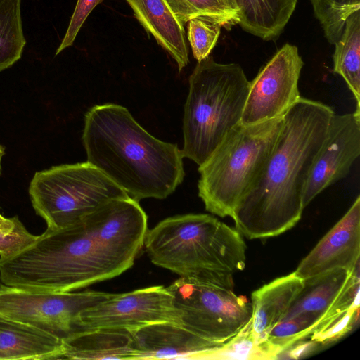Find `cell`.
I'll return each instance as SVG.
<instances>
[{
  "mask_svg": "<svg viewBox=\"0 0 360 360\" xmlns=\"http://www.w3.org/2000/svg\"><path fill=\"white\" fill-rule=\"evenodd\" d=\"M334 113L323 103L300 97L284 114L259 178L235 210L232 219L241 234L276 236L300 221L306 181Z\"/></svg>",
  "mask_w": 360,
  "mask_h": 360,
  "instance_id": "6da1fadb",
  "label": "cell"
},
{
  "mask_svg": "<svg viewBox=\"0 0 360 360\" xmlns=\"http://www.w3.org/2000/svg\"><path fill=\"white\" fill-rule=\"evenodd\" d=\"M82 143L86 162L138 202L165 199L184 180V156L178 146L150 134L120 105L91 108L84 116Z\"/></svg>",
  "mask_w": 360,
  "mask_h": 360,
  "instance_id": "7a4b0ae2",
  "label": "cell"
},
{
  "mask_svg": "<svg viewBox=\"0 0 360 360\" xmlns=\"http://www.w3.org/2000/svg\"><path fill=\"white\" fill-rule=\"evenodd\" d=\"M126 270L96 239L82 219L63 228H47L30 245L0 258L2 283L28 291H74Z\"/></svg>",
  "mask_w": 360,
  "mask_h": 360,
  "instance_id": "3957f363",
  "label": "cell"
},
{
  "mask_svg": "<svg viewBox=\"0 0 360 360\" xmlns=\"http://www.w3.org/2000/svg\"><path fill=\"white\" fill-rule=\"evenodd\" d=\"M143 247L154 264L179 276L207 271L233 274L246 264L241 233L207 214L165 219L147 231Z\"/></svg>",
  "mask_w": 360,
  "mask_h": 360,
  "instance_id": "277c9868",
  "label": "cell"
},
{
  "mask_svg": "<svg viewBox=\"0 0 360 360\" xmlns=\"http://www.w3.org/2000/svg\"><path fill=\"white\" fill-rule=\"evenodd\" d=\"M250 82L238 63L212 56L199 61L189 77L183 117L184 158L202 165L241 120Z\"/></svg>",
  "mask_w": 360,
  "mask_h": 360,
  "instance_id": "5b68a950",
  "label": "cell"
},
{
  "mask_svg": "<svg viewBox=\"0 0 360 360\" xmlns=\"http://www.w3.org/2000/svg\"><path fill=\"white\" fill-rule=\"evenodd\" d=\"M283 115L251 125L240 122L198 167V195L207 211L233 218L240 200L259 178L273 150Z\"/></svg>",
  "mask_w": 360,
  "mask_h": 360,
  "instance_id": "8992f818",
  "label": "cell"
},
{
  "mask_svg": "<svg viewBox=\"0 0 360 360\" xmlns=\"http://www.w3.org/2000/svg\"><path fill=\"white\" fill-rule=\"evenodd\" d=\"M28 192L35 212L51 229L75 223L108 200L129 197L88 162L37 172Z\"/></svg>",
  "mask_w": 360,
  "mask_h": 360,
  "instance_id": "52a82bcc",
  "label": "cell"
},
{
  "mask_svg": "<svg viewBox=\"0 0 360 360\" xmlns=\"http://www.w3.org/2000/svg\"><path fill=\"white\" fill-rule=\"evenodd\" d=\"M232 274L207 271L180 276L167 289L181 312V323L202 338L221 344L251 318V303L233 290Z\"/></svg>",
  "mask_w": 360,
  "mask_h": 360,
  "instance_id": "ba28073f",
  "label": "cell"
},
{
  "mask_svg": "<svg viewBox=\"0 0 360 360\" xmlns=\"http://www.w3.org/2000/svg\"><path fill=\"white\" fill-rule=\"evenodd\" d=\"M112 294L93 290L38 292L14 288L0 295V314L63 340L77 330L76 322L82 311Z\"/></svg>",
  "mask_w": 360,
  "mask_h": 360,
  "instance_id": "9c48e42d",
  "label": "cell"
},
{
  "mask_svg": "<svg viewBox=\"0 0 360 360\" xmlns=\"http://www.w3.org/2000/svg\"><path fill=\"white\" fill-rule=\"evenodd\" d=\"M162 321L181 323V312L167 287L154 285L108 299L80 313L76 326L131 330Z\"/></svg>",
  "mask_w": 360,
  "mask_h": 360,
  "instance_id": "30bf717a",
  "label": "cell"
},
{
  "mask_svg": "<svg viewBox=\"0 0 360 360\" xmlns=\"http://www.w3.org/2000/svg\"><path fill=\"white\" fill-rule=\"evenodd\" d=\"M303 65L296 46L287 43L279 49L250 82L240 123L251 125L284 115L301 97Z\"/></svg>",
  "mask_w": 360,
  "mask_h": 360,
  "instance_id": "8fae6325",
  "label": "cell"
},
{
  "mask_svg": "<svg viewBox=\"0 0 360 360\" xmlns=\"http://www.w3.org/2000/svg\"><path fill=\"white\" fill-rule=\"evenodd\" d=\"M86 227L111 256L129 269L143 247L147 216L130 197L103 203L82 218Z\"/></svg>",
  "mask_w": 360,
  "mask_h": 360,
  "instance_id": "7c38bea8",
  "label": "cell"
},
{
  "mask_svg": "<svg viewBox=\"0 0 360 360\" xmlns=\"http://www.w3.org/2000/svg\"><path fill=\"white\" fill-rule=\"evenodd\" d=\"M360 155V112L331 117L304 186L305 208L320 193L345 178Z\"/></svg>",
  "mask_w": 360,
  "mask_h": 360,
  "instance_id": "4fadbf2b",
  "label": "cell"
},
{
  "mask_svg": "<svg viewBox=\"0 0 360 360\" xmlns=\"http://www.w3.org/2000/svg\"><path fill=\"white\" fill-rule=\"evenodd\" d=\"M360 257V196L345 215L300 262L295 271L302 279L335 268L352 270Z\"/></svg>",
  "mask_w": 360,
  "mask_h": 360,
  "instance_id": "5bb4252c",
  "label": "cell"
},
{
  "mask_svg": "<svg viewBox=\"0 0 360 360\" xmlns=\"http://www.w3.org/2000/svg\"><path fill=\"white\" fill-rule=\"evenodd\" d=\"M139 359H200L220 344L210 341L181 323L158 322L129 330Z\"/></svg>",
  "mask_w": 360,
  "mask_h": 360,
  "instance_id": "9a60e30c",
  "label": "cell"
},
{
  "mask_svg": "<svg viewBox=\"0 0 360 360\" xmlns=\"http://www.w3.org/2000/svg\"><path fill=\"white\" fill-rule=\"evenodd\" d=\"M134 17L150 38L152 35L176 61L179 72L189 62L184 25L173 14L166 0H126Z\"/></svg>",
  "mask_w": 360,
  "mask_h": 360,
  "instance_id": "2e32d148",
  "label": "cell"
},
{
  "mask_svg": "<svg viewBox=\"0 0 360 360\" xmlns=\"http://www.w3.org/2000/svg\"><path fill=\"white\" fill-rule=\"evenodd\" d=\"M63 340L0 314V360L63 359Z\"/></svg>",
  "mask_w": 360,
  "mask_h": 360,
  "instance_id": "e0dca14e",
  "label": "cell"
},
{
  "mask_svg": "<svg viewBox=\"0 0 360 360\" xmlns=\"http://www.w3.org/2000/svg\"><path fill=\"white\" fill-rule=\"evenodd\" d=\"M63 341V359H137L133 337L127 330L79 329Z\"/></svg>",
  "mask_w": 360,
  "mask_h": 360,
  "instance_id": "ac0fdd59",
  "label": "cell"
},
{
  "mask_svg": "<svg viewBox=\"0 0 360 360\" xmlns=\"http://www.w3.org/2000/svg\"><path fill=\"white\" fill-rule=\"evenodd\" d=\"M303 285L295 272L277 278L252 292L251 323L259 342L281 321Z\"/></svg>",
  "mask_w": 360,
  "mask_h": 360,
  "instance_id": "d6986e66",
  "label": "cell"
},
{
  "mask_svg": "<svg viewBox=\"0 0 360 360\" xmlns=\"http://www.w3.org/2000/svg\"><path fill=\"white\" fill-rule=\"evenodd\" d=\"M238 24L264 41L276 40L292 16L298 0H232Z\"/></svg>",
  "mask_w": 360,
  "mask_h": 360,
  "instance_id": "ffe728a7",
  "label": "cell"
},
{
  "mask_svg": "<svg viewBox=\"0 0 360 360\" xmlns=\"http://www.w3.org/2000/svg\"><path fill=\"white\" fill-rule=\"evenodd\" d=\"M352 270L335 268L304 278L283 319L307 312L324 314L342 290Z\"/></svg>",
  "mask_w": 360,
  "mask_h": 360,
  "instance_id": "44dd1931",
  "label": "cell"
},
{
  "mask_svg": "<svg viewBox=\"0 0 360 360\" xmlns=\"http://www.w3.org/2000/svg\"><path fill=\"white\" fill-rule=\"evenodd\" d=\"M335 45L333 72L340 75L352 93L360 112V9L346 20Z\"/></svg>",
  "mask_w": 360,
  "mask_h": 360,
  "instance_id": "7402d4cb",
  "label": "cell"
},
{
  "mask_svg": "<svg viewBox=\"0 0 360 360\" xmlns=\"http://www.w3.org/2000/svg\"><path fill=\"white\" fill-rule=\"evenodd\" d=\"M22 0H0V72L22 56L26 44L21 16Z\"/></svg>",
  "mask_w": 360,
  "mask_h": 360,
  "instance_id": "603a6c76",
  "label": "cell"
},
{
  "mask_svg": "<svg viewBox=\"0 0 360 360\" xmlns=\"http://www.w3.org/2000/svg\"><path fill=\"white\" fill-rule=\"evenodd\" d=\"M183 25L195 18H205L227 30L239 22L238 10L232 0H166Z\"/></svg>",
  "mask_w": 360,
  "mask_h": 360,
  "instance_id": "cb8c5ba5",
  "label": "cell"
},
{
  "mask_svg": "<svg viewBox=\"0 0 360 360\" xmlns=\"http://www.w3.org/2000/svg\"><path fill=\"white\" fill-rule=\"evenodd\" d=\"M200 359L261 360L274 359V356L265 341L257 340L250 319L236 334Z\"/></svg>",
  "mask_w": 360,
  "mask_h": 360,
  "instance_id": "d4e9b609",
  "label": "cell"
},
{
  "mask_svg": "<svg viewBox=\"0 0 360 360\" xmlns=\"http://www.w3.org/2000/svg\"><path fill=\"white\" fill-rule=\"evenodd\" d=\"M324 314L307 312L285 319L268 333L265 342L276 359L277 356L295 342L307 338Z\"/></svg>",
  "mask_w": 360,
  "mask_h": 360,
  "instance_id": "484cf974",
  "label": "cell"
},
{
  "mask_svg": "<svg viewBox=\"0 0 360 360\" xmlns=\"http://www.w3.org/2000/svg\"><path fill=\"white\" fill-rule=\"evenodd\" d=\"M329 44L334 45L342 34L347 18L360 9V0H309Z\"/></svg>",
  "mask_w": 360,
  "mask_h": 360,
  "instance_id": "4316f807",
  "label": "cell"
},
{
  "mask_svg": "<svg viewBox=\"0 0 360 360\" xmlns=\"http://www.w3.org/2000/svg\"><path fill=\"white\" fill-rule=\"evenodd\" d=\"M222 26L202 18L188 22V39L193 57L199 62L207 58L218 40Z\"/></svg>",
  "mask_w": 360,
  "mask_h": 360,
  "instance_id": "83f0119b",
  "label": "cell"
},
{
  "mask_svg": "<svg viewBox=\"0 0 360 360\" xmlns=\"http://www.w3.org/2000/svg\"><path fill=\"white\" fill-rule=\"evenodd\" d=\"M359 317V307H352L348 310L318 324L309 338L321 345L335 342L354 328Z\"/></svg>",
  "mask_w": 360,
  "mask_h": 360,
  "instance_id": "f1b7e54d",
  "label": "cell"
},
{
  "mask_svg": "<svg viewBox=\"0 0 360 360\" xmlns=\"http://www.w3.org/2000/svg\"><path fill=\"white\" fill-rule=\"evenodd\" d=\"M37 236L32 234L20 221L12 230L0 232V258L18 253L30 245Z\"/></svg>",
  "mask_w": 360,
  "mask_h": 360,
  "instance_id": "f546056e",
  "label": "cell"
},
{
  "mask_svg": "<svg viewBox=\"0 0 360 360\" xmlns=\"http://www.w3.org/2000/svg\"><path fill=\"white\" fill-rule=\"evenodd\" d=\"M103 0H77L65 34L57 49L56 55L71 46L86 19L93 9Z\"/></svg>",
  "mask_w": 360,
  "mask_h": 360,
  "instance_id": "4dcf8cb0",
  "label": "cell"
},
{
  "mask_svg": "<svg viewBox=\"0 0 360 360\" xmlns=\"http://www.w3.org/2000/svg\"><path fill=\"white\" fill-rule=\"evenodd\" d=\"M306 339L300 340L287 347L277 356L276 359L302 358L314 352L321 345L314 340Z\"/></svg>",
  "mask_w": 360,
  "mask_h": 360,
  "instance_id": "1f68e13d",
  "label": "cell"
},
{
  "mask_svg": "<svg viewBox=\"0 0 360 360\" xmlns=\"http://www.w3.org/2000/svg\"><path fill=\"white\" fill-rule=\"evenodd\" d=\"M20 221L18 216L6 218L0 214V232L9 231Z\"/></svg>",
  "mask_w": 360,
  "mask_h": 360,
  "instance_id": "d6a6232c",
  "label": "cell"
},
{
  "mask_svg": "<svg viewBox=\"0 0 360 360\" xmlns=\"http://www.w3.org/2000/svg\"><path fill=\"white\" fill-rule=\"evenodd\" d=\"M15 288H13V287H9V286H7L6 285H0V295L5 293V292H7L8 291H11L13 289H14Z\"/></svg>",
  "mask_w": 360,
  "mask_h": 360,
  "instance_id": "836d02e7",
  "label": "cell"
},
{
  "mask_svg": "<svg viewBox=\"0 0 360 360\" xmlns=\"http://www.w3.org/2000/svg\"><path fill=\"white\" fill-rule=\"evenodd\" d=\"M4 154H5V148L0 143V177H1V172H2L1 161H2V158H3V156L4 155Z\"/></svg>",
  "mask_w": 360,
  "mask_h": 360,
  "instance_id": "e575fe53",
  "label": "cell"
}]
</instances>
